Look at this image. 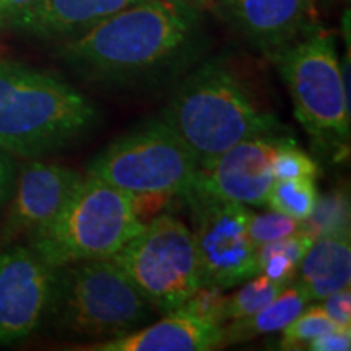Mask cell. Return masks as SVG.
Instances as JSON below:
<instances>
[{
	"mask_svg": "<svg viewBox=\"0 0 351 351\" xmlns=\"http://www.w3.org/2000/svg\"><path fill=\"white\" fill-rule=\"evenodd\" d=\"M199 161L187 143L161 119H150L114 140L88 166L93 176L129 192H171L182 197Z\"/></svg>",
	"mask_w": 351,
	"mask_h": 351,
	"instance_id": "obj_7",
	"label": "cell"
},
{
	"mask_svg": "<svg viewBox=\"0 0 351 351\" xmlns=\"http://www.w3.org/2000/svg\"><path fill=\"white\" fill-rule=\"evenodd\" d=\"M161 119L194 152L199 166L245 138L278 135L282 129L243 82L213 60L179 83Z\"/></svg>",
	"mask_w": 351,
	"mask_h": 351,
	"instance_id": "obj_3",
	"label": "cell"
},
{
	"mask_svg": "<svg viewBox=\"0 0 351 351\" xmlns=\"http://www.w3.org/2000/svg\"><path fill=\"white\" fill-rule=\"evenodd\" d=\"M296 276L311 301H322L332 293L350 288V234L322 236L315 239L302 257Z\"/></svg>",
	"mask_w": 351,
	"mask_h": 351,
	"instance_id": "obj_16",
	"label": "cell"
},
{
	"mask_svg": "<svg viewBox=\"0 0 351 351\" xmlns=\"http://www.w3.org/2000/svg\"><path fill=\"white\" fill-rule=\"evenodd\" d=\"M271 171L275 179H315L319 174V165L291 138L280 137L271 158Z\"/></svg>",
	"mask_w": 351,
	"mask_h": 351,
	"instance_id": "obj_23",
	"label": "cell"
},
{
	"mask_svg": "<svg viewBox=\"0 0 351 351\" xmlns=\"http://www.w3.org/2000/svg\"><path fill=\"white\" fill-rule=\"evenodd\" d=\"M200 15L184 0H143L70 38L62 57L91 80L135 85L163 77L191 56Z\"/></svg>",
	"mask_w": 351,
	"mask_h": 351,
	"instance_id": "obj_1",
	"label": "cell"
},
{
	"mask_svg": "<svg viewBox=\"0 0 351 351\" xmlns=\"http://www.w3.org/2000/svg\"><path fill=\"white\" fill-rule=\"evenodd\" d=\"M223 346V327L212 326L179 309L165 314L152 326L127 335L96 341L91 351H208Z\"/></svg>",
	"mask_w": 351,
	"mask_h": 351,
	"instance_id": "obj_14",
	"label": "cell"
},
{
	"mask_svg": "<svg viewBox=\"0 0 351 351\" xmlns=\"http://www.w3.org/2000/svg\"><path fill=\"white\" fill-rule=\"evenodd\" d=\"M225 19L245 41L274 57L315 25V0H221Z\"/></svg>",
	"mask_w": 351,
	"mask_h": 351,
	"instance_id": "obj_13",
	"label": "cell"
},
{
	"mask_svg": "<svg viewBox=\"0 0 351 351\" xmlns=\"http://www.w3.org/2000/svg\"><path fill=\"white\" fill-rule=\"evenodd\" d=\"M143 0H38L8 28L33 38H73Z\"/></svg>",
	"mask_w": 351,
	"mask_h": 351,
	"instance_id": "obj_15",
	"label": "cell"
},
{
	"mask_svg": "<svg viewBox=\"0 0 351 351\" xmlns=\"http://www.w3.org/2000/svg\"><path fill=\"white\" fill-rule=\"evenodd\" d=\"M82 178L80 173L60 165H26L8 200L10 205L2 225L3 243L29 238L49 225Z\"/></svg>",
	"mask_w": 351,
	"mask_h": 351,
	"instance_id": "obj_12",
	"label": "cell"
},
{
	"mask_svg": "<svg viewBox=\"0 0 351 351\" xmlns=\"http://www.w3.org/2000/svg\"><path fill=\"white\" fill-rule=\"evenodd\" d=\"M15 182V166L12 158L3 148H0V212L8 205Z\"/></svg>",
	"mask_w": 351,
	"mask_h": 351,
	"instance_id": "obj_29",
	"label": "cell"
},
{
	"mask_svg": "<svg viewBox=\"0 0 351 351\" xmlns=\"http://www.w3.org/2000/svg\"><path fill=\"white\" fill-rule=\"evenodd\" d=\"M249 236L256 247L287 238L300 230V221L278 212L249 213Z\"/></svg>",
	"mask_w": 351,
	"mask_h": 351,
	"instance_id": "obj_25",
	"label": "cell"
},
{
	"mask_svg": "<svg viewBox=\"0 0 351 351\" xmlns=\"http://www.w3.org/2000/svg\"><path fill=\"white\" fill-rule=\"evenodd\" d=\"M285 288L287 285L274 282L262 274L252 276L251 280L244 282L234 295L228 296V320L249 317L258 313L267 304H270Z\"/></svg>",
	"mask_w": 351,
	"mask_h": 351,
	"instance_id": "obj_21",
	"label": "cell"
},
{
	"mask_svg": "<svg viewBox=\"0 0 351 351\" xmlns=\"http://www.w3.org/2000/svg\"><path fill=\"white\" fill-rule=\"evenodd\" d=\"M200 283L228 289L258 275L257 247L249 236V210L243 204L213 199L187 200Z\"/></svg>",
	"mask_w": 351,
	"mask_h": 351,
	"instance_id": "obj_9",
	"label": "cell"
},
{
	"mask_svg": "<svg viewBox=\"0 0 351 351\" xmlns=\"http://www.w3.org/2000/svg\"><path fill=\"white\" fill-rule=\"evenodd\" d=\"M161 314L179 309L202 287L192 231L161 213L111 257Z\"/></svg>",
	"mask_w": 351,
	"mask_h": 351,
	"instance_id": "obj_8",
	"label": "cell"
},
{
	"mask_svg": "<svg viewBox=\"0 0 351 351\" xmlns=\"http://www.w3.org/2000/svg\"><path fill=\"white\" fill-rule=\"evenodd\" d=\"M49 311L60 333L75 339L109 340L147 326L153 307L112 258L56 267Z\"/></svg>",
	"mask_w": 351,
	"mask_h": 351,
	"instance_id": "obj_4",
	"label": "cell"
},
{
	"mask_svg": "<svg viewBox=\"0 0 351 351\" xmlns=\"http://www.w3.org/2000/svg\"><path fill=\"white\" fill-rule=\"evenodd\" d=\"M317 197L314 179H275L267 197V205L274 212L287 215L296 221H302L313 212Z\"/></svg>",
	"mask_w": 351,
	"mask_h": 351,
	"instance_id": "obj_20",
	"label": "cell"
},
{
	"mask_svg": "<svg viewBox=\"0 0 351 351\" xmlns=\"http://www.w3.org/2000/svg\"><path fill=\"white\" fill-rule=\"evenodd\" d=\"M322 309L337 326L341 328H351V291L343 288L340 291L332 293L330 296L322 300Z\"/></svg>",
	"mask_w": 351,
	"mask_h": 351,
	"instance_id": "obj_27",
	"label": "cell"
},
{
	"mask_svg": "<svg viewBox=\"0 0 351 351\" xmlns=\"http://www.w3.org/2000/svg\"><path fill=\"white\" fill-rule=\"evenodd\" d=\"M56 271L29 245L0 251V345L25 340L46 320Z\"/></svg>",
	"mask_w": 351,
	"mask_h": 351,
	"instance_id": "obj_10",
	"label": "cell"
},
{
	"mask_svg": "<svg viewBox=\"0 0 351 351\" xmlns=\"http://www.w3.org/2000/svg\"><path fill=\"white\" fill-rule=\"evenodd\" d=\"M296 119L320 147H346L350 95L332 33L317 25L274 57Z\"/></svg>",
	"mask_w": 351,
	"mask_h": 351,
	"instance_id": "obj_6",
	"label": "cell"
},
{
	"mask_svg": "<svg viewBox=\"0 0 351 351\" xmlns=\"http://www.w3.org/2000/svg\"><path fill=\"white\" fill-rule=\"evenodd\" d=\"M282 135L245 138L232 145L221 155L199 166L191 187L184 192V202L213 199L243 205H267L274 184L271 158Z\"/></svg>",
	"mask_w": 351,
	"mask_h": 351,
	"instance_id": "obj_11",
	"label": "cell"
},
{
	"mask_svg": "<svg viewBox=\"0 0 351 351\" xmlns=\"http://www.w3.org/2000/svg\"><path fill=\"white\" fill-rule=\"evenodd\" d=\"M225 289L217 287H202L181 306L182 311L192 314L194 317L212 324V326L223 327L228 322V296Z\"/></svg>",
	"mask_w": 351,
	"mask_h": 351,
	"instance_id": "obj_24",
	"label": "cell"
},
{
	"mask_svg": "<svg viewBox=\"0 0 351 351\" xmlns=\"http://www.w3.org/2000/svg\"><path fill=\"white\" fill-rule=\"evenodd\" d=\"M130 195L132 207L143 226L150 223L153 218H156L158 215L163 213L173 197H179L171 192H138V194Z\"/></svg>",
	"mask_w": 351,
	"mask_h": 351,
	"instance_id": "obj_26",
	"label": "cell"
},
{
	"mask_svg": "<svg viewBox=\"0 0 351 351\" xmlns=\"http://www.w3.org/2000/svg\"><path fill=\"white\" fill-rule=\"evenodd\" d=\"M335 328H339V326L328 317L322 306H311L307 309L304 307L288 326L282 328L283 335L280 340V348L298 350L319 337L320 333L335 330Z\"/></svg>",
	"mask_w": 351,
	"mask_h": 351,
	"instance_id": "obj_22",
	"label": "cell"
},
{
	"mask_svg": "<svg viewBox=\"0 0 351 351\" xmlns=\"http://www.w3.org/2000/svg\"><path fill=\"white\" fill-rule=\"evenodd\" d=\"M309 301V295L300 283H289L270 304L258 313L225 324L223 346L244 343L267 333L282 332V328L288 326Z\"/></svg>",
	"mask_w": 351,
	"mask_h": 351,
	"instance_id": "obj_17",
	"label": "cell"
},
{
	"mask_svg": "<svg viewBox=\"0 0 351 351\" xmlns=\"http://www.w3.org/2000/svg\"><path fill=\"white\" fill-rule=\"evenodd\" d=\"M351 348V328H335L320 333L307 343L311 351H348Z\"/></svg>",
	"mask_w": 351,
	"mask_h": 351,
	"instance_id": "obj_28",
	"label": "cell"
},
{
	"mask_svg": "<svg viewBox=\"0 0 351 351\" xmlns=\"http://www.w3.org/2000/svg\"><path fill=\"white\" fill-rule=\"evenodd\" d=\"M129 192L93 176H83L49 225L28 245L52 267L111 258L142 231Z\"/></svg>",
	"mask_w": 351,
	"mask_h": 351,
	"instance_id": "obj_5",
	"label": "cell"
},
{
	"mask_svg": "<svg viewBox=\"0 0 351 351\" xmlns=\"http://www.w3.org/2000/svg\"><path fill=\"white\" fill-rule=\"evenodd\" d=\"M38 0H0V29L8 28L16 16L28 10Z\"/></svg>",
	"mask_w": 351,
	"mask_h": 351,
	"instance_id": "obj_30",
	"label": "cell"
},
{
	"mask_svg": "<svg viewBox=\"0 0 351 351\" xmlns=\"http://www.w3.org/2000/svg\"><path fill=\"white\" fill-rule=\"evenodd\" d=\"M350 199L343 189H335L328 194L317 197L313 212L300 221V230L314 241L322 236L350 234Z\"/></svg>",
	"mask_w": 351,
	"mask_h": 351,
	"instance_id": "obj_19",
	"label": "cell"
},
{
	"mask_svg": "<svg viewBox=\"0 0 351 351\" xmlns=\"http://www.w3.org/2000/svg\"><path fill=\"white\" fill-rule=\"evenodd\" d=\"M184 2H189V3H192V5H197V3H205V2H210V0H184Z\"/></svg>",
	"mask_w": 351,
	"mask_h": 351,
	"instance_id": "obj_31",
	"label": "cell"
},
{
	"mask_svg": "<svg viewBox=\"0 0 351 351\" xmlns=\"http://www.w3.org/2000/svg\"><path fill=\"white\" fill-rule=\"evenodd\" d=\"M98 109L77 88L23 64L0 60V148L47 155L85 135Z\"/></svg>",
	"mask_w": 351,
	"mask_h": 351,
	"instance_id": "obj_2",
	"label": "cell"
},
{
	"mask_svg": "<svg viewBox=\"0 0 351 351\" xmlns=\"http://www.w3.org/2000/svg\"><path fill=\"white\" fill-rule=\"evenodd\" d=\"M313 243L307 232L298 230L287 238L261 245L257 247L258 274L288 287L296 278L302 257Z\"/></svg>",
	"mask_w": 351,
	"mask_h": 351,
	"instance_id": "obj_18",
	"label": "cell"
}]
</instances>
